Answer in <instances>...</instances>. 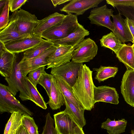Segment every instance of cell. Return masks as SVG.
I'll use <instances>...</instances> for the list:
<instances>
[{
	"instance_id": "6da1fadb",
	"label": "cell",
	"mask_w": 134,
	"mask_h": 134,
	"mask_svg": "<svg viewBox=\"0 0 134 134\" xmlns=\"http://www.w3.org/2000/svg\"><path fill=\"white\" fill-rule=\"evenodd\" d=\"M92 71L86 64L80 70L76 81L72 87L74 96L85 110L93 108V88Z\"/></svg>"
},
{
	"instance_id": "7a4b0ae2",
	"label": "cell",
	"mask_w": 134,
	"mask_h": 134,
	"mask_svg": "<svg viewBox=\"0 0 134 134\" xmlns=\"http://www.w3.org/2000/svg\"><path fill=\"white\" fill-rule=\"evenodd\" d=\"M77 16L71 13L67 14L61 22L44 32L41 37L51 41L67 37L79 27L80 24Z\"/></svg>"
},
{
	"instance_id": "3957f363",
	"label": "cell",
	"mask_w": 134,
	"mask_h": 134,
	"mask_svg": "<svg viewBox=\"0 0 134 134\" xmlns=\"http://www.w3.org/2000/svg\"><path fill=\"white\" fill-rule=\"evenodd\" d=\"M20 61H18L16 57L11 74L5 78V80L7 83L8 90L13 96H15L19 92V97L22 100H30L26 85L25 77L23 75L20 68Z\"/></svg>"
},
{
	"instance_id": "277c9868",
	"label": "cell",
	"mask_w": 134,
	"mask_h": 134,
	"mask_svg": "<svg viewBox=\"0 0 134 134\" xmlns=\"http://www.w3.org/2000/svg\"><path fill=\"white\" fill-rule=\"evenodd\" d=\"M19 112L31 116L32 113L16 98L9 92L7 86L0 83V113H12Z\"/></svg>"
},
{
	"instance_id": "5b68a950",
	"label": "cell",
	"mask_w": 134,
	"mask_h": 134,
	"mask_svg": "<svg viewBox=\"0 0 134 134\" xmlns=\"http://www.w3.org/2000/svg\"><path fill=\"white\" fill-rule=\"evenodd\" d=\"M98 47L90 38L84 39L74 48L71 61L78 63L90 62L97 55Z\"/></svg>"
},
{
	"instance_id": "8992f818",
	"label": "cell",
	"mask_w": 134,
	"mask_h": 134,
	"mask_svg": "<svg viewBox=\"0 0 134 134\" xmlns=\"http://www.w3.org/2000/svg\"><path fill=\"white\" fill-rule=\"evenodd\" d=\"M59 46L55 44L41 54L29 59L22 58L19 62L22 73L25 77L31 71L40 67L47 66L48 60L55 52Z\"/></svg>"
},
{
	"instance_id": "52a82bcc",
	"label": "cell",
	"mask_w": 134,
	"mask_h": 134,
	"mask_svg": "<svg viewBox=\"0 0 134 134\" xmlns=\"http://www.w3.org/2000/svg\"><path fill=\"white\" fill-rule=\"evenodd\" d=\"M53 116L55 127L58 134H76L83 132L82 129L64 111Z\"/></svg>"
},
{
	"instance_id": "ba28073f",
	"label": "cell",
	"mask_w": 134,
	"mask_h": 134,
	"mask_svg": "<svg viewBox=\"0 0 134 134\" xmlns=\"http://www.w3.org/2000/svg\"><path fill=\"white\" fill-rule=\"evenodd\" d=\"M113 12L112 9L108 8L105 4L93 8L88 18L91 24L106 27L113 32L115 27L110 17L113 15Z\"/></svg>"
},
{
	"instance_id": "9c48e42d",
	"label": "cell",
	"mask_w": 134,
	"mask_h": 134,
	"mask_svg": "<svg viewBox=\"0 0 134 134\" xmlns=\"http://www.w3.org/2000/svg\"><path fill=\"white\" fill-rule=\"evenodd\" d=\"M16 20L18 27L23 35L31 37L39 23L35 14L23 9L16 11Z\"/></svg>"
},
{
	"instance_id": "30bf717a",
	"label": "cell",
	"mask_w": 134,
	"mask_h": 134,
	"mask_svg": "<svg viewBox=\"0 0 134 134\" xmlns=\"http://www.w3.org/2000/svg\"><path fill=\"white\" fill-rule=\"evenodd\" d=\"M83 63L72 61L58 67L51 69V74L54 76H60L72 87L75 82L79 71Z\"/></svg>"
},
{
	"instance_id": "8fae6325",
	"label": "cell",
	"mask_w": 134,
	"mask_h": 134,
	"mask_svg": "<svg viewBox=\"0 0 134 134\" xmlns=\"http://www.w3.org/2000/svg\"><path fill=\"white\" fill-rule=\"evenodd\" d=\"M40 36L34 35L4 44L8 51L14 54H18L25 51L35 46L43 40Z\"/></svg>"
},
{
	"instance_id": "7c38bea8",
	"label": "cell",
	"mask_w": 134,
	"mask_h": 134,
	"mask_svg": "<svg viewBox=\"0 0 134 134\" xmlns=\"http://www.w3.org/2000/svg\"><path fill=\"white\" fill-rule=\"evenodd\" d=\"M103 0H72L60 10L67 14L75 13L77 16L82 15L88 10L98 7Z\"/></svg>"
},
{
	"instance_id": "4fadbf2b",
	"label": "cell",
	"mask_w": 134,
	"mask_h": 134,
	"mask_svg": "<svg viewBox=\"0 0 134 134\" xmlns=\"http://www.w3.org/2000/svg\"><path fill=\"white\" fill-rule=\"evenodd\" d=\"M59 45L55 52L48 60L49 64L46 69L58 67L70 62L71 60L74 47Z\"/></svg>"
},
{
	"instance_id": "5bb4252c",
	"label": "cell",
	"mask_w": 134,
	"mask_h": 134,
	"mask_svg": "<svg viewBox=\"0 0 134 134\" xmlns=\"http://www.w3.org/2000/svg\"><path fill=\"white\" fill-rule=\"evenodd\" d=\"M16 11L13 12L9 18L8 25L0 32V41L5 44L7 43L30 37L22 34L19 31L16 20Z\"/></svg>"
},
{
	"instance_id": "9a60e30c",
	"label": "cell",
	"mask_w": 134,
	"mask_h": 134,
	"mask_svg": "<svg viewBox=\"0 0 134 134\" xmlns=\"http://www.w3.org/2000/svg\"><path fill=\"white\" fill-rule=\"evenodd\" d=\"M93 97L94 104L102 102L117 104L119 102L118 94L116 89L107 86L96 87L94 85Z\"/></svg>"
},
{
	"instance_id": "2e32d148",
	"label": "cell",
	"mask_w": 134,
	"mask_h": 134,
	"mask_svg": "<svg viewBox=\"0 0 134 134\" xmlns=\"http://www.w3.org/2000/svg\"><path fill=\"white\" fill-rule=\"evenodd\" d=\"M121 82V92L125 101L134 107V70H127Z\"/></svg>"
},
{
	"instance_id": "e0dca14e",
	"label": "cell",
	"mask_w": 134,
	"mask_h": 134,
	"mask_svg": "<svg viewBox=\"0 0 134 134\" xmlns=\"http://www.w3.org/2000/svg\"><path fill=\"white\" fill-rule=\"evenodd\" d=\"M112 17L115 27L113 32L119 41L122 43L128 42L134 43L133 36L121 15L119 13Z\"/></svg>"
},
{
	"instance_id": "ac0fdd59",
	"label": "cell",
	"mask_w": 134,
	"mask_h": 134,
	"mask_svg": "<svg viewBox=\"0 0 134 134\" xmlns=\"http://www.w3.org/2000/svg\"><path fill=\"white\" fill-rule=\"evenodd\" d=\"M90 34V32L80 24L77 29L67 37L51 41L55 44L70 46L74 47Z\"/></svg>"
},
{
	"instance_id": "d6986e66",
	"label": "cell",
	"mask_w": 134,
	"mask_h": 134,
	"mask_svg": "<svg viewBox=\"0 0 134 134\" xmlns=\"http://www.w3.org/2000/svg\"><path fill=\"white\" fill-rule=\"evenodd\" d=\"M66 16V15L55 12L39 20L38 23L34 31V35L41 37L44 32L60 23Z\"/></svg>"
},
{
	"instance_id": "ffe728a7",
	"label": "cell",
	"mask_w": 134,
	"mask_h": 134,
	"mask_svg": "<svg viewBox=\"0 0 134 134\" xmlns=\"http://www.w3.org/2000/svg\"><path fill=\"white\" fill-rule=\"evenodd\" d=\"M16 57L15 54L6 49L0 51V74L5 78L11 74Z\"/></svg>"
},
{
	"instance_id": "44dd1931",
	"label": "cell",
	"mask_w": 134,
	"mask_h": 134,
	"mask_svg": "<svg viewBox=\"0 0 134 134\" xmlns=\"http://www.w3.org/2000/svg\"><path fill=\"white\" fill-rule=\"evenodd\" d=\"M49 98V100L47 104L53 110L59 109L65 104L64 97L57 85L54 76Z\"/></svg>"
},
{
	"instance_id": "7402d4cb",
	"label": "cell",
	"mask_w": 134,
	"mask_h": 134,
	"mask_svg": "<svg viewBox=\"0 0 134 134\" xmlns=\"http://www.w3.org/2000/svg\"><path fill=\"white\" fill-rule=\"evenodd\" d=\"M64 98L66 106L64 111L68 114L82 129L86 124L84 116L85 109L79 108L65 97H64Z\"/></svg>"
},
{
	"instance_id": "603a6c76",
	"label": "cell",
	"mask_w": 134,
	"mask_h": 134,
	"mask_svg": "<svg viewBox=\"0 0 134 134\" xmlns=\"http://www.w3.org/2000/svg\"><path fill=\"white\" fill-rule=\"evenodd\" d=\"M116 54L119 60L126 66L127 70H134V52L132 46L125 44Z\"/></svg>"
},
{
	"instance_id": "cb8c5ba5",
	"label": "cell",
	"mask_w": 134,
	"mask_h": 134,
	"mask_svg": "<svg viewBox=\"0 0 134 134\" xmlns=\"http://www.w3.org/2000/svg\"><path fill=\"white\" fill-rule=\"evenodd\" d=\"M54 76L57 85L63 96L79 108L84 109L74 96L72 87L62 77L60 76Z\"/></svg>"
},
{
	"instance_id": "d4e9b609",
	"label": "cell",
	"mask_w": 134,
	"mask_h": 134,
	"mask_svg": "<svg viewBox=\"0 0 134 134\" xmlns=\"http://www.w3.org/2000/svg\"><path fill=\"white\" fill-rule=\"evenodd\" d=\"M127 121L124 119L118 120H111L108 118L102 123L101 127L106 129L109 134H120L124 132Z\"/></svg>"
},
{
	"instance_id": "484cf974",
	"label": "cell",
	"mask_w": 134,
	"mask_h": 134,
	"mask_svg": "<svg viewBox=\"0 0 134 134\" xmlns=\"http://www.w3.org/2000/svg\"><path fill=\"white\" fill-rule=\"evenodd\" d=\"M25 81L27 90L30 96V100L37 105L43 109H46L47 108V103L45 102L37 88L34 86L27 76L25 77Z\"/></svg>"
},
{
	"instance_id": "4316f807",
	"label": "cell",
	"mask_w": 134,
	"mask_h": 134,
	"mask_svg": "<svg viewBox=\"0 0 134 134\" xmlns=\"http://www.w3.org/2000/svg\"><path fill=\"white\" fill-rule=\"evenodd\" d=\"M100 41L102 47L110 49L116 54L125 44L122 43L112 32L103 35Z\"/></svg>"
},
{
	"instance_id": "83f0119b",
	"label": "cell",
	"mask_w": 134,
	"mask_h": 134,
	"mask_svg": "<svg viewBox=\"0 0 134 134\" xmlns=\"http://www.w3.org/2000/svg\"><path fill=\"white\" fill-rule=\"evenodd\" d=\"M54 44L51 41L43 39L36 46L24 52L22 58L29 59L36 57Z\"/></svg>"
},
{
	"instance_id": "f1b7e54d",
	"label": "cell",
	"mask_w": 134,
	"mask_h": 134,
	"mask_svg": "<svg viewBox=\"0 0 134 134\" xmlns=\"http://www.w3.org/2000/svg\"><path fill=\"white\" fill-rule=\"evenodd\" d=\"M22 118V114L19 112L11 113L5 125L3 134H14L21 125Z\"/></svg>"
},
{
	"instance_id": "f546056e",
	"label": "cell",
	"mask_w": 134,
	"mask_h": 134,
	"mask_svg": "<svg viewBox=\"0 0 134 134\" xmlns=\"http://www.w3.org/2000/svg\"><path fill=\"white\" fill-rule=\"evenodd\" d=\"M93 70L96 72L95 79L100 83L110 78L114 77L118 71V68L116 67L101 65L99 68H94Z\"/></svg>"
},
{
	"instance_id": "4dcf8cb0",
	"label": "cell",
	"mask_w": 134,
	"mask_h": 134,
	"mask_svg": "<svg viewBox=\"0 0 134 134\" xmlns=\"http://www.w3.org/2000/svg\"><path fill=\"white\" fill-rule=\"evenodd\" d=\"M21 123L28 134H39L38 126L33 118L30 116L23 114Z\"/></svg>"
},
{
	"instance_id": "1f68e13d",
	"label": "cell",
	"mask_w": 134,
	"mask_h": 134,
	"mask_svg": "<svg viewBox=\"0 0 134 134\" xmlns=\"http://www.w3.org/2000/svg\"><path fill=\"white\" fill-rule=\"evenodd\" d=\"M54 77L53 75L47 73L44 70L38 81V84L44 89L48 97L50 96L52 82Z\"/></svg>"
},
{
	"instance_id": "d6a6232c",
	"label": "cell",
	"mask_w": 134,
	"mask_h": 134,
	"mask_svg": "<svg viewBox=\"0 0 134 134\" xmlns=\"http://www.w3.org/2000/svg\"><path fill=\"white\" fill-rule=\"evenodd\" d=\"M54 119L51 116L50 113H48L46 115L45 124L41 134H58L54 126Z\"/></svg>"
},
{
	"instance_id": "836d02e7",
	"label": "cell",
	"mask_w": 134,
	"mask_h": 134,
	"mask_svg": "<svg viewBox=\"0 0 134 134\" xmlns=\"http://www.w3.org/2000/svg\"><path fill=\"white\" fill-rule=\"evenodd\" d=\"M9 0H7L5 6L0 12V31L5 27L8 24L9 21Z\"/></svg>"
},
{
	"instance_id": "e575fe53",
	"label": "cell",
	"mask_w": 134,
	"mask_h": 134,
	"mask_svg": "<svg viewBox=\"0 0 134 134\" xmlns=\"http://www.w3.org/2000/svg\"><path fill=\"white\" fill-rule=\"evenodd\" d=\"M45 66L38 68L31 71L28 74L27 77L36 88L38 84V81L42 74L45 70Z\"/></svg>"
},
{
	"instance_id": "d590c367",
	"label": "cell",
	"mask_w": 134,
	"mask_h": 134,
	"mask_svg": "<svg viewBox=\"0 0 134 134\" xmlns=\"http://www.w3.org/2000/svg\"><path fill=\"white\" fill-rule=\"evenodd\" d=\"M115 7L121 15L134 21V5H118Z\"/></svg>"
},
{
	"instance_id": "8d00e7d4",
	"label": "cell",
	"mask_w": 134,
	"mask_h": 134,
	"mask_svg": "<svg viewBox=\"0 0 134 134\" xmlns=\"http://www.w3.org/2000/svg\"><path fill=\"white\" fill-rule=\"evenodd\" d=\"M107 3L115 8L118 5H134V0H106Z\"/></svg>"
},
{
	"instance_id": "74e56055",
	"label": "cell",
	"mask_w": 134,
	"mask_h": 134,
	"mask_svg": "<svg viewBox=\"0 0 134 134\" xmlns=\"http://www.w3.org/2000/svg\"><path fill=\"white\" fill-rule=\"evenodd\" d=\"M27 1V0H9L10 10L13 12L17 10Z\"/></svg>"
},
{
	"instance_id": "f35d334b",
	"label": "cell",
	"mask_w": 134,
	"mask_h": 134,
	"mask_svg": "<svg viewBox=\"0 0 134 134\" xmlns=\"http://www.w3.org/2000/svg\"><path fill=\"white\" fill-rule=\"evenodd\" d=\"M124 21L131 33L134 41V21L127 18L124 19Z\"/></svg>"
},
{
	"instance_id": "ab89813d",
	"label": "cell",
	"mask_w": 134,
	"mask_h": 134,
	"mask_svg": "<svg viewBox=\"0 0 134 134\" xmlns=\"http://www.w3.org/2000/svg\"><path fill=\"white\" fill-rule=\"evenodd\" d=\"M14 134H28V133L26 129L21 124Z\"/></svg>"
},
{
	"instance_id": "60d3db41",
	"label": "cell",
	"mask_w": 134,
	"mask_h": 134,
	"mask_svg": "<svg viewBox=\"0 0 134 134\" xmlns=\"http://www.w3.org/2000/svg\"><path fill=\"white\" fill-rule=\"evenodd\" d=\"M71 0H52L51 1L54 7H56L57 5L64 3L66 2H69Z\"/></svg>"
},
{
	"instance_id": "b9f144b4",
	"label": "cell",
	"mask_w": 134,
	"mask_h": 134,
	"mask_svg": "<svg viewBox=\"0 0 134 134\" xmlns=\"http://www.w3.org/2000/svg\"><path fill=\"white\" fill-rule=\"evenodd\" d=\"M7 0H0V12L5 6Z\"/></svg>"
},
{
	"instance_id": "7bdbcfd3",
	"label": "cell",
	"mask_w": 134,
	"mask_h": 134,
	"mask_svg": "<svg viewBox=\"0 0 134 134\" xmlns=\"http://www.w3.org/2000/svg\"><path fill=\"white\" fill-rule=\"evenodd\" d=\"M131 134H134V130H131Z\"/></svg>"
},
{
	"instance_id": "ee69618b",
	"label": "cell",
	"mask_w": 134,
	"mask_h": 134,
	"mask_svg": "<svg viewBox=\"0 0 134 134\" xmlns=\"http://www.w3.org/2000/svg\"><path fill=\"white\" fill-rule=\"evenodd\" d=\"M76 134H85L84 132H82L81 133H78Z\"/></svg>"
},
{
	"instance_id": "f6af8a7d",
	"label": "cell",
	"mask_w": 134,
	"mask_h": 134,
	"mask_svg": "<svg viewBox=\"0 0 134 134\" xmlns=\"http://www.w3.org/2000/svg\"><path fill=\"white\" fill-rule=\"evenodd\" d=\"M132 46L133 47V50L134 51V43H133Z\"/></svg>"
}]
</instances>
